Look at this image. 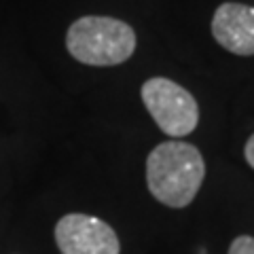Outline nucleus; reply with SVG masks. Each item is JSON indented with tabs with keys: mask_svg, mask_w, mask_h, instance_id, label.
<instances>
[{
	"mask_svg": "<svg viewBox=\"0 0 254 254\" xmlns=\"http://www.w3.org/2000/svg\"><path fill=\"white\" fill-rule=\"evenodd\" d=\"M55 244L62 254H119L115 229L89 214H66L55 225Z\"/></svg>",
	"mask_w": 254,
	"mask_h": 254,
	"instance_id": "20e7f679",
	"label": "nucleus"
},
{
	"mask_svg": "<svg viewBox=\"0 0 254 254\" xmlns=\"http://www.w3.org/2000/svg\"><path fill=\"white\" fill-rule=\"evenodd\" d=\"M66 47L76 62L87 66H117L136 51V32L121 19L87 15L68 28Z\"/></svg>",
	"mask_w": 254,
	"mask_h": 254,
	"instance_id": "f03ea898",
	"label": "nucleus"
},
{
	"mask_svg": "<svg viewBox=\"0 0 254 254\" xmlns=\"http://www.w3.org/2000/svg\"><path fill=\"white\" fill-rule=\"evenodd\" d=\"M244 155H246V161L250 163V168L254 170V133L248 138V142H246V150H244Z\"/></svg>",
	"mask_w": 254,
	"mask_h": 254,
	"instance_id": "0eeeda50",
	"label": "nucleus"
},
{
	"mask_svg": "<svg viewBox=\"0 0 254 254\" xmlns=\"http://www.w3.org/2000/svg\"><path fill=\"white\" fill-rule=\"evenodd\" d=\"M205 178V163L197 146L170 140L155 146L146 159L148 190L168 208H185L195 199Z\"/></svg>",
	"mask_w": 254,
	"mask_h": 254,
	"instance_id": "f257e3e1",
	"label": "nucleus"
},
{
	"mask_svg": "<svg viewBox=\"0 0 254 254\" xmlns=\"http://www.w3.org/2000/svg\"><path fill=\"white\" fill-rule=\"evenodd\" d=\"M212 34L220 47L235 55H254V6L220 4L212 17Z\"/></svg>",
	"mask_w": 254,
	"mask_h": 254,
	"instance_id": "39448f33",
	"label": "nucleus"
},
{
	"mask_svg": "<svg viewBox=\"0 0 254 254\" xmlns=\"http://www.w3.org/2000/svg\"><path fill=\"white\" fill-rule=\"evenodd\" d=\"M142 102L163 133L185 138L199 123V106L185 87L165 76H155L142 85Z\"/></svg>",
	"mask_w": 254,
	"mask_h": 254,
	"instance_id": "7ed1b4c3",
	"label": "nucleus"
},
{
	"mask_svg": "<svg viewBox=\"0 0 254 254\" xmlns=\"http://www.w3.org/2000/svg\"><path fill=\"white\" fill-rule=\"evenodd\" d=\"M229 254H254V237L250 235L235 237L231 248H229Z\"/></svg>",
	"mask_w": 254,
	"mask_h": 254,
	"instance_id": "423d86ee",
	"label": "nucleus"
}]
</instances>
